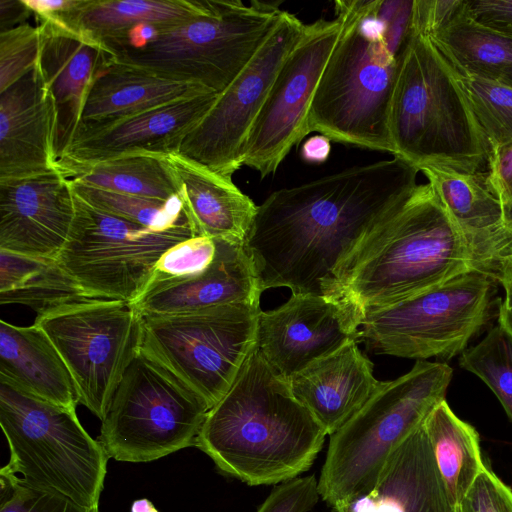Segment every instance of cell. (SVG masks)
Masks as SVG:
<instances>
[{"label": "cell", "instance_id": "6da1fadb", "mask_svg": "<svg viewBox=\"0 0 512 512\" xmlns=\"http://www.w3.org/2000/svg\"><path fill=\"white\" fill-rule=\"evenodd\" d=\"M419 169L393 156L271 193L245 246L262 292L339 297L340 267L364 236L417 184Z\"/></svg>", "mask_w": 512, "mask_h": 512}, {"label": "cell", "instance_id": "7a4b0ae2", "mask_svg": "<svg viewBox=\"0 0 512 512\" xmlns=\"http://www.w3.org/2000/svg\"><path fill=\"white\" fill-rule=\"evenodd\" d=\"M412 1L334 3L342 28L316 87L308 131L394 156L390 104L409 37Z\"/></svg>", "mask_w": 512, "mask_h": 512}, {"label": "cell", "instance_id": "3957f363", "mask_svg": "<svg viewBox=\"0 0 512 512\" xmlns=\"http://www.w3.org/2000/svg\"><path fill=\"white\" fill-rule=\"evenodd\" d=\"M327 433L288 379L256 347L206 414L195 447L223 474L250 486L279 484L310 469Z\"/></svg>", "mask_w": 512, "mask_h": 512}, {"label": "cell", "instance_id": "277c9868", "mask_svg": "<svg viewBox=\"0 0 512 512\" xmlns=\"http://www.w3.org/2000/svg\"><path fill=\"white\" fill-rule=\"evenodd\" d=\"M474 271L465 242L432 186L418 184L339 269L338 294L364 313Z\"/></svg>", "mask_w": 512, "mask_h": 512}, {"label": "cell", "instance_id": "5b68a950", "mask_svg": "<svg viewBox=\"0 0 512 512\" xmlns=\"http://www.w3.org/2000/svg\"><path fill=\"white\" fill-rule=\"evenodd\" d=\"M389 133L394 156L417 168L487 170L491 148L456 71L428 36L411 30L391 98Z\"/></svg>", "mask_w": 512, "mask_h": 512}, {"label": "cell", "instance_id": "8992f818", "mask_svg": "<svg viewBox=\"0 0 512 512\" xmlns=\"http://www.w3.org/2000/svg\"><path fill=\"white\" fill-rule=\"evenodd\" d=\"M452 369L418 360L404 375L383 381L376 393L330 435L318 479L320 497L334 508L376 482L394 450L446 400Z\"/></svg>", "mask_w": 512, "mask_h": 512}, {"label": "cell", "instance_id": "52a82bcc", "mask_svg": "<svg viewBox=\"0 0 512 512\" xmlns=\"http://www.w3.org/2000/svg\"><path fill=\"white\" fill-rule=\"evenodd\" d=\"M281 2L209 0L205 12L156 27L145 45L107 51L121 63L220 94L241 73L277 24Z\"/></svg>", "mask_w": 512, "mask_h": 512}, {"label": "cell", "instance_id": "ba28073f", "mask_svg": "<svg viewBox=\"0 0 512 512\" xmlns=\"http://www.w3.org/2000/svg\"><path fill=\"white\" fill-rule=\"evenodd\" d=\"M0 425L10 450L2 469L29 487L98 507L109 456L83 428L76 410L0 382Z\"/></svg>", "mask_w": 512, "mask_h": 512}, {"label": "cell", "instance_id": "9c48e42d", "mask_svg": "<svg viewBox=\"0 0 512 512\" xmlns=\"http://www.w3.org/2000/svg\"><path fill=\"white\" fill-rule=\"evenodd\" d=\"M498 283L477 271L456 276L406 299L363 313L359 341L366 350L445 363L496 317Z\"/></svg>", "mask_w": 512, "mask_h": 512}, {"label": "cell", "instance_id": "30bf717a", "mask_svg": "<svg viewBox=\"0 0 512 512\" xmlns=\"http://www.w3.org/2000/svg\"><path fill=\"white\" fill-rule=\"evenodd\" d=\"M260 302L142 317L141 351L210 409L257 347Z\"/></svg>", "mask_w": 512, "mask_h": 512}, {"label": "cell", "instance_id": "8fae6325", "mask_svg": "<svg viewBox=\"0 0 512 512\" xmlns=\"http://www.w3.org/2000/svg\"><path fill=\"white\" fill-rule=\"evenodd\" d=\"M208 410L140 350L114 393L98 440L109 458L150 462L195 446Z\"/></svg>", "mask_w": 512, "mask_h": 512}, {"label": "cell", "instance_id": "7c38bea8", "mask_svg": "<svg viewBox=\"0 0 512 512\" xmlns=\"http://www.w3.org/2000/svg\"><path fill=\"white\" fill-rule=\"evenodd\" d=\"M76 213L60 267L91 298L134 301L152 278L162 255L196 236L186 220L154 230L101 211L75 193Z\"/></svg>", "mask_w": 512, "mask_h": 512}, {"label": "cell", "instance_id": "4fadbf2b", "mask_svg": "<svg viewBox=\"0 0 512 512\" xmlns=\"http://www.w3.org/2000/svg\"><path fill=\"white\" fill-rule=\"evenodd\" d=\"M143 318L131 302L89 299L36 315L73 379L79 403L101 421L141 350Z\"/></svg>", "mask_w": 512, "mask_h": 512}, {"label": "cell", "instance_id": "5bb4252c", "mask_svg": "<svg viewBox=\"0 0 512 512\" xmlns=\"http://www.w3.org/2000/svg\"><path fill=\"white\" fill-rule=\"evenodd\" d=\"M295 15L282 12L277 24L241 73L218 94L185 137L179 154L228 178L243 166L249 131L283 62L305 33Z\"/></svg>", "mask_w": 512, "mask_h": 512}, {"label": "cell", "instance_id": "9a60e30c", "mask_svg": "<svg viewBox=\"0 0 512 512\" xmlns=\"http://www.w3.org/2000/svg\"><path fill=\"white\" fill-rule=\"evenodd\" d=\"M338 18L307 24L280 67L247 136L242 163L262 178L274 174L307 134L312 99L340 36Z\"/></svg>", "mask_w": 512, "mask_h": 512}, {"label": "cell", "instance_id": "2e32d148", "mask_svg": "<svg viewBox=\"0 0 512 512\" xmlns=\"http://www.w3.org/2000/svg\"><path fill=\"white\" fill-rule=\"evenodd\" d=\"M362 317L360 308L345 298L292 294L281 306L261 310L257 348L288 379L348 342L359 341Z\"/></svg>", "mask_w": 512, "mask_h": 512}, {"label": "cell", "instance_id": "e0dca14e", "mask_svg": "<svg viewBox=\"0 0 512 512\" xmlns=\"http://www.w3.org/2000/svg\"><path fill=\"white\" fill-rule=\"evenodd\" d=\"M76 213L72 182L58 167L19 179H0V250L56 258Z\"/></svg>", "mask_w": 512, "mask_h": 512}, {"label": "cell", "instance_id": "ac0fdd59", "mask_svg": "<svg viewBox=\"0 0 512 512\" xmlns=\"http://www.w3.org/2000/svg\"><path fill=\"white\" fill-rule=\"evenodd\" d=\"M418 169L458 228L474 271L503 287L512 265V233L505 226L503 204L487 171L467 173L434 165Z\"/></svg>", "mask_w": 512, "mask_h": 512}, {"label": "cell", "instance_id": "d6986e66", "mask_svg": "<svg viewBox=\"0 0 512 512\" xmlns=\"http://www.w3.org/2000/svg\"><path fill=\"white\" fill-rule=\"evenodd\" d=\"M217 96L208 92L183 98L80 134L57 167L66 173L124 154L179 153L185 137L210 110Z\"/></svg>", "mask_w": 512, "mask_h": 512}, {"label": "cell", "instance_id": "ffe728a7", "mask_svg": "<svg viewBox=\"0 0 512 512\" xmlns=\"http://www.w3.org/2000/svg\"><path fill=\"white\" fill-rule=\"evenodd\" d=\"M36 21L40 31L37 67L53 101V150L58 162L77 135L88 92L109 55L99 42L60 21Z\"/></svg>", "mask_w": 512, "mask_h": 512}, {"label": "cell", "instance_id": "44dd1931", "mask_svg": "<svg viewBox=\"0 0 512 512\" xmlns=\"http://www.w3.org/2000/svg\"><path fill=\"white\" fill-rule=\"evenodd\" d=\"M215 242V257L202 272L149 284L131 302L138 313L148 317L260 302L262 290L245 244Z\"/></svg>", "mask_w": 512, "mask_h": 512}, {"label": "cell", "instance_id": "7402d4cb", "mask_svg": "<svg viewBox=\"0 0 512 512\" xmlns=\"http://www.w3.org/2000/svg\"><path fill=\"white\" fill-rule=\"evenodd\" d=\"M53 141V101L36 65L0 92V179L55 170Z\"/></svg>", "mask_w": 512, "mask_h": 512}, {"label": "cell", "instance_id": "603a6c76", "mask_svg": "<svg viewBox=\"0 0 512 512\" xmlns=\"http://www.w3.org/2000/svg\"><path fill=\"white\" fill-rule=\"evenodd\" d=\"M332 509L334 512H457L435 466L422 424L390 455L373 486Z\"/></svg>", "mask_w": 512, "mask_h": 512}, {"label": "cell", "instance_id": "cb8c5ba5", "mask_svg": "<svg viewBox=\"0 0 512 512\" xmlns=\"http://www.w3.org/2000/svg\"><path fill=\"white\" fill-rule=\"evenodd\" d=\"M358 340L313 362L288 378L294 396L311 412L327 435L341 428L376 393L373 363Z\"/></svg>", "mask_w": 512, "mask_h": 512}, {"label": "cell", "instance_id": "d4e9b609", "mask_svg": "<svg viewBox=\"0 0 512 512\" xmlns=\"http://www.w3.org/2000/svg\"><path fill=\"white\" fill-rule=\"evenodd\" d=\"M196 236L245 244L257 205L232 181L179 153L167 155Z\"/></svg>", "mask_w": 512, "mask_h": 512}, {"label": "cell", "instance_id": "484cf974", "mask_svg": "<svg viewBox=\"0 0 512 512\" xmlns=\"http://www.w3.org/2000/svg\"><path fill=\"white\" fill-rule=\"evenodd\" d=\"M208 92L211 91L201 86L166 79L109 56L88 92L76 137L143 111Z\"/></svg>", "mask_w": 512, "mask_h": 512}, {"label": "cell", "instance_id": "4316f807", "mask_svg": "<svg viewBox=\"0 0 512 512\" xmlns=\"http://www.w3.org/2000/svg\"><path fill=\"white\" fill-rule=\"evenodd\" d=\"M0 382L36 399L76 410L73 379L45 332L0 321Z\"/></svg>", "mask_w": 512, "mask_h": 512}, {"label": "cell", "instance_id": "83f0119b", "mask_svg": "<svg viewBox=\"0 0 512 512\" xmlns=\"http://www.w3.org/2000/svg\"><path fill=\"white\" fill-rule=\"evenodd\" d=\"M209 0H82L57 19L99 42L118 38L141 25L167 27L207 10Z\"/></svg>", "mask_w": 512, "mask_h": 512}, {"label": "cell", "instance_id": "f1b7e54d", "mask_svg": "<svg viewBox=\"0 0 512 512\" xmlns=\"http://www.w3.org/2000/svg\"><path fill=\"white\" fill-rule=\"evenodd\" d=\"M422 426L437 471L458 512L470 487L487 465L482 457L478 432L457 417L446 400L429 412Z\"/></svg>", "mask_w": 512, "mask_h": 512}, {"label": "cell", "instance_id": "f546056e", "mask_svg": "<svg viewBox=\"0 0 512 512\" xmlns=\"http://www.w3.org/2000/svg\"><path fill=\"white\" fill-rule=\"evenodd\" d=\"M94 299L55 258L0 250V303L21 304L41 315L62 305Z\"/></svg>", "mask_w": 512, "mask_h": 512}, {"label": "cell", "instance_id": "4dcf8cb0", "mask_svg": "<svg viewBox=\"0 0 512 512\" xmlns=\"http://www.w3.org/2000/svg\"><path fill=\"white\" fill-rule=\"evenodd\" d=\"M63 174L87 186L161 201L179 194L167 155L162 154H124Z\"/></svg>", "mask_w": 512, "mask_h": 512}, {"label": "cell", "instance_id": "1f68e13d", "mask_svg": "<svg viewBox=\"0 0 512 512\" xmlns=\"http://www.w3.org/2000/svg\"><path fill=\"white\" fill-rule=\"evenodd\" d=\"M459 72L497 80L512 68V38L473 21L462 12L445 28L429 37Z\"/></svg>", "mask_w": 512, "mask_h": 512}, {"label": "cell", "instance_id": "d6a6232c", "mask_svg": "<svg viewBox=\"0 0 512 512\" xmlns=\"http://www.w3.org/2000/svg\"><path fill=\"white\" fill-rule=\"evenodd\" d=\"M71 182L74 192L91 206L135 224L166 230L188 220L179 196L161 201Z\"/></svg>", "mask_w": 512, "mask_h": 512}, {"label": "cell", "instance_id": "836d02e7", "mask_svg": "<svg viewBox=\"0 0 512 512\" xmlns=\"http://www.w3.org/2000/svg\"><path fill=\"white\" fill-rule=\"evenodd\" d=\"M459 365L492 390L512 422V335L506 328L497 321L480 342L462 352Z\"/></svg>", "mask_w": 512, "mask_h": 512}, {"label": "cell", "instance_id": "e575fe53", "mask_svg": "<svg viewBox=\"0 0 512 512\" xmlns=\"http://www.w3.org/2000/svg\"><path fill=\"white\" fill-rule=\"evenodd\" d=\"M456 73L491 152L511 145L512 87L498 80L459 71Z\"/></svg>", "mask_w": 512, "mask_h": 512}, {"label": "cell", "instance_id": "d590c367", "mask_svg": "<svg viewBox=\"0 0 512 512\" xmlns=\"http://www.w3.org/2000/svg\"><path fill=\"white\" fill-rule=\"evenodd\" d=\"M0 512H98V507H85L64 495L29 487L1 468Z\"/></svg>", "mask_w": 512, "mask_h": 512}, {"label": "cell", "instance_id": "8d00e7d4", "mask_svg": "<svg viewBox=\"0 0 512 512\" xmlns=\"http://www.w3.org/2000/svg\"><path fill=\"white\" fill-rule=\"evenodd\" d=\"M40 53L38 26L28 23L0 34V92L34 69Z\"/></svg>", "mask_w": 512, "mask_h": 512}, {"label": "cell", "instance_id": "74e56055", "mask_svg": "<svg viewBox=\"0 0 512 512\" xmlns=\"http://www.w3.org/2000/svg\"><path fill=\"white\" fill-rule=\"evenodd\" d=\"M215 253L216 242L212 238L194 236L183 240L162 255L148 285L200 273L212 263Z\"/></svg>", "mask_w": 512, "mask_h": 512}, {"label": "cell", "instance_id": "f35d334b", "mask_svg": "<svg viewBox=\"0 0 512 512\" xmlns=\"http://www.w3.org/2000/svg\"><path fill=\"white\" fill-rule=\"evenodd\" d=\"M319 497L315 475L297 477L276 486L257 512H309Z\"/></svg>", "mask_w": 512, "mask_h": 512}, {"label": "cell", "instance_id": "ab89813d", "mask_svg": "<svg viewBox=\"0 0 512 512\" xmlns=\"http://www.w3.org/2000/svg\"><path fill=\"white\" fill-rule=\"evenodd\" d=\"M458 512H512V490L486 465Z\"/></svg>", "mask_w": 512, "mask_h": 512}, {"label": "cell", "instance_id": "60d3db41", "mask_svg": "<svg viewBox=\"0 0 512 512\" xmlns=\"http://www.w3.org/2000/svg\"><path fill=\"white\" fill-rule=\"evenodd\" d=\"M464 5L465 0H414L410 30L431 37L450 24L462 12Z\"/></svg>", "mask_w": 512, "mask_h": 512}, {"label": "cell", "instance_id": "b9f144b4", "mask_svg": "<svg viewBox=\"0 0 512 512\" xmlns=\"http://www.w3.org/2000/svg\"><path fill=\"white\" fill-rule=\"evenodd\" d=\"M465 12L476 23L512 38V0H465Z\"/></svg>", "mask_w": 512, "mask_h": 512}, {"label": "cell", "instance_id": "7bdbcfd3", "mask_svg": "<svg viewBox=\"0 0 512 512\" xmlns=\"http://www.w3.org/2000/svg\"><path fill=\"white\" fill-rule=\"evenodd\" d=\"M487 175L502 204L512 197V144L491 152Z\"/></svg>", "mask_w": 512, "mask_h": 512}, {"label": "cell", "instance_id": "ee69618b", "mask_svg": "<svg viewBox=\"0 0 512 512\" xmlns=\"http://www.w3.org/2000/svg\"><path fill=\"white\" fill-rule=\"evenodd\" d=\"M36 20L57 19L76 9L82 0H23Z\"/></svg>", "mask_w": 512, "mask_h": 512}, {"label": "cell", "instance_id": "f6af8a7d", "mask_svg": "<svg viewBox=\"0 0 512 512\" xmlns=\"http://www.w3.org/2000/svg\"><path fill=\"white\" fill-rule=\"evenodd\" d=\"M31 14L23 0H0V34L25 24Z\"/></svg>", "mask_w": 512, "mask_h": 512}, {"label": "cell", "instance_id": "bcb514c9", "mask_svg": "<svg viewBox=\"0 0 512 512\" xmlns=\"http://www.w3.org/2000/svg\"><path fill=\"white\" fill-rule=\"evenodd\" d=\"M331 152V140L321 134L309 137L301 147V157L308 163L325 162Z\"/></svg>", "mask_w": 512, "mask_h": 512}, {"label": "cell", "instance_id": "7dc6e473", "mask_svg": "<svg viewBox=\"0 0 512 512\" xmlns=\"http://www.w3.org/2000/svg\"><path fill=\"white\" fill-rule=\"evenodd\" d=\"M504 298L501 299L497 321L512 335V289L505 288Z\"/></svg>", "mask_w": 512, "mask_h": 512}, {"label": "cell", "instance_id": "c3c4849f", "mask_svg": "<svg viewBox=\"0 0 512 512\" xmlns=\"http://www.w3.org/2000/svg\"><path fill=\"white\" fill-rule=\"evenodd\" d=\"M131 512H158V510L148 499H138L133 502Z\"/></svg>", "mask_w": 512, "mask_h": 512}, {"label": "cell", "instance_id": "681fc988", "mask_svg": "<svg viewBox=\"0 0 512 512\" xmlns=\"http://www.w3.org/2000/svg\"><path fill=\"white\" fill-rule=\"evenodd\" d=\"M503 212L505 226L512 233V197L503 204Z\"/></svg>", "mask_w": 512, "mask_h": 512}, {"label": "cell", "instance_id": "f907efd6", "mask_svg": "<svg viewBox=\"0 0 512 512\" xmlns=\"http://www.w3.org/2000/svg\"><path fill=\"white\" fill-rule=\"evenodd\" d=\"M497 80L512 87V68L504 69Z\"/></svg>", "mask_w": 512, "mask_h": 512}, {"label": "cell", "instance_id": "816d5d0a", "mask_svg": "<svg viewBox=\"0 0 512 512\" xmlns=\"http://www.w3.org/2000/svg\"><path fill=\"white\" fill-rule=\"evenodd\" d=\"M503 288H511L512 289V265L510 267V270H509V273H508V276H507V281L505 283V285L503 286Z\"/></svg>", "mask_w": 512, "mask_h": 512}]
</instances>
